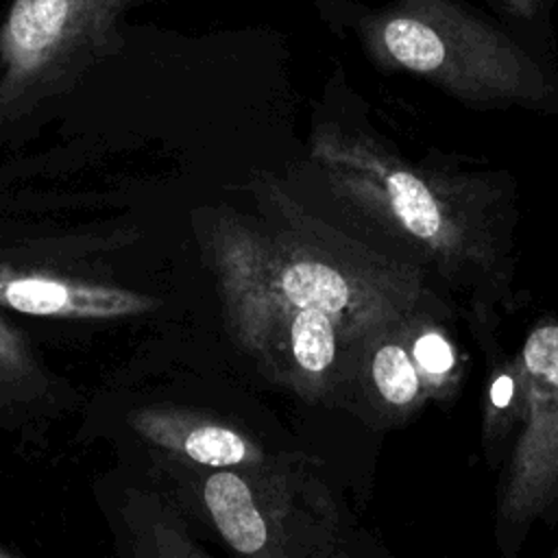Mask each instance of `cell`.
<instances>
[{
    "label": "cell",
    "instance_id": "7c38bea8",
    "mask_svg": "<svg viewBox=\"0 0 558 558\" xmlns=\"http://www.w3.org/2000/svg\"><path fill=\"white\" fill-rule=\"evenodd\" d=\"M501 4H506L510 11L530 17L536 11V0H499Z\"/></svg>",
    "mask_w": 558,
    "mask_h": 558
},
{
    "label": "cell",
    "instance_id": "52a82bcc",
    "mask_svg": "<svg viewBox=\"0 0 558 558\" xmlns=\"http://www.w3.org/2000/svg\"><path fill=\"white\" fill-rule=\"evenodd\" d=\"M205 504L225 541L240 554H257L268 541V527L248 484L229 471L205 482Z\"/></svg>",
    "mask_w": 558,
    "mask_h": 558
},
{
    "label": "cell",
    "instance_id": "277c9868",
    "mask_svg": "<svg viewBox=\"0 0 558 558\" xmlns=\"http://www.w3.org/2000/svg\"><path fill=\"white\" fill-rule=\"evenodd\" d=\"M525 414L499 484V530L525 532L558 504V320L536 325L521 353Z\"/></svg>",
    "mask_w": 558,
    "mask_h": 558
},
{
    "label": "cell",
    "instance_id": "5b68a950",
    "mask_svg": "<svg viewBox=\"0 0 558 558\" xmlns=\"http://www.w3.org/2000/svg\"><path fill=\"white\" fill-rule=\"evenodd\" d=\"M0 303L31 316L63 318H113L153 307L150 299L129 290L11 270H0Z\"/></svg>",
    "mask_w": 558,
    "mask_h": 558
},
{
    "label": "cell",
    "instance_id": "9c48e42d",
    "mask_svg": "<svg viewBox=\"0 0 558 558\" xmlns=\"http://www.w3.org/2000/svg\"><path fill=\"white\" fill-rule=\"evenodd\" d=\"M525 414V384L521 360H508L495 364L486 395L484 412V440L488 453L495 445L510 434V429L523 421Z\"/></svg>",
    "mask_w": 558,
    "mask_h": 558
},
{
    "label": "cell",
    "instance_id": "30bf717a",
    "mask_svg": "<svg viewBox=\"0 0 558 558\" xmlns=\"http://www.w3.org/2000/svg\"><path fill=\"white\" fill-rule=\"evenodd\" d=\"M181 449L187 458L207 466H233L259 460L255 447H251L238 432L220 425L192 427L181 438Z\"/></svg>",
    "mask_w": 558,
    "mask_h": 558
},
{
    "label": "cell",
    "instance_id": "6da1fadb",
    "mask_svg": "<svg viewBox=\"0 0 558 558\" xmlns=\"http://www.w3.org/2000/svg\"><path fill=\"white\" fill-rule=\"evenodd\" d=\"M331 172L414 262L471 288L490 307L510 283L504 196L484 179L405 161L368 137L325 135Z\"/></svg>",
    "mask_w": 558,
    "mask_h": 558
},
{
    "label": "cell",
    "instance_id": "3957f363",
    "mask_svg": "<svg viewBox=\"0 0 558 558\" xmlns=\"http://www.w3.org/2000/svg\"><path fill=\"white\" fill-rule=\"evenodd\" d=\"M131 0H13L0 26V100L61 76L118 44Z\"/></svg>",
    "mask_w": 558,
    "mask_h": 558
},
{
    "label": "cell",
    "instance_id": "7a4b0ae2",
    "mask_svg": "<svg viewBox=\"0 0 558 558\" xmlns=\"http://www.w3.org/2000/svg\"><path fill=\"white\" fill-rule=\"evenodd\" d=\"M371 54L471 105L545 107L554 85L538 61L456 0H395L364 26Z\"/></svg>",
    "mask_w": 558,
    "mask_h": 558
},
{
    "label": "cell",
    "instance_id": "8992f818",
    "mask_svg": "<svg viewBox=\"0 0 558 558\" xmlns=\"http://www.w3.org/2000/svg\"><path fill=\"white\" fill-rule=\"evenodd\" d=\"M427 312V310H425ZM418 314V312H416ZM414 314L390 323L377 331L366 347L371 386L388 410V414L403 418L416 412L432 399L421 368L410 349V320Z\"/></svg>",
    "mask_w": 558,
    "mask_h": 558
},
{
    "label": "cell",
    "instance_id": "8fae6325",
    "mask_svg": "<svg viewBox=\"0 0 558 558\" xmlns=\"http://www.w3.org/2000/svg\"><path fill=\"white\" fill-rule=\"evenodd\" d=\"M28 364V360L22 353L20 342L9 333V329L0 323V368L2 371H24Z\"/></svg>",
    "mask_w": 558,
    "mask_h": 558
},
{
    "label": "cell",
    "instance_id": "ba28073f",
    "mask_svg": "<svg viewBox=\"0 0 558 558\" xmlns=\"http://www.w3.org/2000/svg\"><path fill=\"white\" fill-rule=\"evenodd\" d=\"M436 316L438 310H427L414 314L410 320V349L432 399L453 388L458 371L456 347L436 325Z\"/></svg>",
    "mask_w": 558,
    "mask_h": 558
}]
</instances>
